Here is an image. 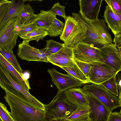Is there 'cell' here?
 Wrapping results in <instances>:
<instances>
[{"label": "cell", "mask_w": 121, "mask_h": 121, "mask_svg": "<svg viewBox=\"0 0 121 121\" xmlns=\"http://www.w3.org/2000/svg\"><path fill=\"white\" fill-rule=\"evenodd\" d=\"M0 86L6 93H10L36 108L45 110V104L31 95L14 79L0 63Z\"/></svg>", "instance_id": "cell-1"}, {"label": "cell", "mask_w": 121, "mask_h": 121, "mask_svg": "<svg viewBox=\"0 0 121 121\" xmlns=\"http://www.w3.org/2000/svg\"><path fill=\"white\" fill-rule=\"evenodd\" d=\"M4 98L15 121H51L45 111L34 108L8 93Z\"/></svg>", "instance_id": "cell-2"}, {"label": "cell", "mask_w": 121, "mask_h": 121, "mask_svg": "<svg viewBox=\"0 0 121 121\" xmlns=\"http://www.w3.org/2000/svg\"><path fill=\"white\" fill-rule=\"evenodd\" d=\"M78 107L67 100L64 92L59 91L49 104H45V111L51 121L64 119Z\"/></svg>", "instance_id": "cell-3"}, {"label": "cell", "mask_w": 121, "mask_h": 121, "mask_svg": "<svg viewBox=\"0 0 121 121\" xmlns=\"http://www.w3.org/2000/svg\"><path fill=\"white\" fill-rule=\"evenodd\" d=\"M63 32L60 36L66 45L73 48L86 36L87 29L73 17L67 16Z\"/></svg>", "instance_id": "cell-4"}, {"label": "cell", "mask_w": 121, "mask_h": 121, "mask_svg": "<svg viewBox=\"0 0 121 121\" xmlns=\"http://www.w3.org/2000/svg\"><path fill=\"white\" fill-rule=\"evenodd\" d=\"M85 94H90L99 100L111 112L121 107L118 97L101 85L92 83L86 84L81 88Z\"/></svg>", "instance_id": "cell-5"}, {"label": "cell", "mask_w": 121, "mask_h": 121, "mask_svg": "<svg viewBox=\"0 0 121 121\" xmlns=\"http://www.w3.org/2000/svg\"><path fill=\"white\" fill-rule=\"evenodd\" d=\"M19 17H13L0 27V48L13 52L19 34L17 30Z\"/></svg>", "instance_id": "cell-6"}, {"label": "cell", "mask_w": 121, "mask_h": 121, "mask_svg": "<svg viewBox=\"0 0 121 121\" xmlns=\"http://www.w3.org/2000/svg\"><path fill=\"white\" fill-rule=\"evenodd\" d=\"M73 54L74 58L84 62L105 63L99 48L82 42L78 43L74 46Z\"/></svg>", "instance_id": "cell-7"}, {"label": "cell", "mask_w": 121, "mask_h": 121, "mask_svg": "<svg viewBox=\"0 0 121 121\" xmlns=\"http://www.w3.org/2000/svg\"><path fill=\"white\" fill-rule=\"evenodd\" d=\"M29 41L23 40L18 45L17 54L21 59L30 61L49 62L48 57L51 54L45 50L39 49L30 46Z\"/></svg>", "instance_id": "cell-8"}, {"label": "cell", "mask_w": 121, "mask_h": 121, "mask_svg": "<svg viewBox=\"0 0 121 121\" xmlns=\"http://www.w3.org/2000/svg\"><path fill=\"white\" fill-rule=\"evenodd\" d=\"M89 64L92 67L89 79L90 83L100 85L116 75L119 72L105 63L95 61Z\"/></svg>", "instance_id": "cell-9"}, {"label": "cell", "mask_w": 121, "mask_h": 121, "mask_svg": "<svg viewBox=\"0 0 121 121\" xmlns=\"http://www.w3.org/2000/svg\"><path fill=\"white\" fill-rule=\"evenodd\" d=\"M89 107L90 121H108L111 112L99 100L92 94H85Z\"/></svg>", "instance_id": "cell-10"}, {"label": "cell", "mask_w": 121, "mask_h": 121, "mask_svg": "<svg viewBox=\"0 0 121 121\" xmlns=\"http://www.w3.org/2000/svg\"><path fill=\"white\" fill-rule=\"evenodd\" d=\"M52 80L59 91L64 92L69 89L77 87L85 84L83 82L69 74H64L55 68L48 69Z\"/></svg>", "instance_id": "cell-11"}, {"label": "cell", "mask_w": 121, "mask_h": 121, "mask_svg": "<svg viewBox=\"0 0 121 121\" xmlns=\"http://www.w3.org/2000/svg\"><path fill=\"white\" fill-rule=\"evenodd\" d=\"M73 17L87 29L86 36L82 42L99 48L107 44L98 34L91 22L84 18L79 13H73Z\"/></svg>", "instance_id": "cell-12"}, {"label": "cell", "mask_w": 121, "mask_h": 121, "mask_svg": "<svg viewBox=\"0 0 121 121\" xmlns=\"http://www.w3.org/2000/svg\"><path fill=\"white\" fill-rule=\"evenodd\" d=\"M47 58L49 62L60 68L71 67L74 62L73 48L65 44L59 51L48 56Z\"/></svg>", "instance_id": "cell-13"}, {"label": "cell", "mask_w": 121, "mask_h": 121, "mask_svg": "<svg viewBox=\"0 0 121 121\" xmlns=\"http://www.w3.org/2000/svg\"><path fill=\"white\" fill-rule=\"evenodd\" d=\"M99 48L105 63L116 70L121 71V57L115 45L112 43Z\"/></svg>", "instance_id": "cell-14"}, {"label": "cell", "mask_w": 121, "mask_h": 121, "mask_svg": "<svg viewBox=\"0 0 121 121\" xmlns=\"http://www.w3.org/2000/svg\"><path fill=\"white\" fill-rule=\"evenodd\" d=\"M103 0H79V13L84 18L91 22L98 19Z\"/></svg>", "instance_id": "cell-15"}, {"label": "cell", "mask_w": 121, "mask_h": 121, "mask_svg": "<svg viewBox=\"0 0 121 121\" xmlns=\"http://www.w3.org/2000/svg\"><path fill=\"white\" fill-rule=\"evenodd\" d=\"M103 17L114 35L121 33V14H116L109 6H106Z\"/></svg>", "instance_id": "cell-16"}, {"label": "cell", "mask_w": 121, "mask_h": 121, "mask_svg": "<svg viewBox=\"0 0 121 121\" xmlns=\"http://www.w3.org/2000/svg\"><path fill=\"white\" fill-rule=\"evenodd\" d=\"M67 100L78 107L88 106V102L86 96L81 88H73L64 91Z\"/></svg>", "instance_id": "cell-17"}, {"label": "cell", "mask_w": 121, "mask_h": 121, "mask_svg": "<svg viewBox=\"0 0 121 121\" xmlns=\"http://www.w3.org/2000/svg\"><path fill=\"white\" fill-rule=\"evenodd\" d=\"M37 15L33 22L38 28L45 30L56 18V15L51 10L48 11L40 10V13Z\"/></svg>", "instance_id": "cell-18"}, {"label": "cell", "mask_w": 121, "mask_h": 121, "mask_svg": "<svg viewBox=\"0 0 121 121\" xmlns=\"http://www.w3.org/2000/svg\"><path fill=\"white\" fill-rule=\"evenodd\" d=\"M0 63L4 66L10 72L16 80L27 91L31 88L28 80L25 79L23 76L0 53Z\"/></svg>", "instance_id": "cell-19"}, {"label": "cell", "mask_w": 121, "mask_h": 121, "mask_svg": "<svg viewBox=\"0 0 121 121\" xmlns=\"http://www.w3.org/2000/svg\"><path fill=\"white\" fill-rule=\"evenodd\" d=\"M105 22V20L102 19H98L94 21L91 22L99 35L109 45L112 43V39Z\"/></svg>", "instance_id": "cell-20"}, {"label": "cell", "mask_w": 121, "mask_h": 121, "mask_svg": "<svg viewBox=\"0 0 121 121\" xmlns=\"http://www.w3.org/2000/svg\"><path fill=\"white\" fill-rule=\"evenodd\" d=\"M26 0H14L7 14L0 23V27L12 18L18 17L23 9Z\"/></svg>", "instance_id": "cell-21"}, {"label": "cell", "mask_w": 121, "mask_h": 121, "mask_svg": "<svg viewBox=\"0 0 121 121\" xmlns=\"http://www.w3.org/2000/svg\"><path fill=\"white\" fill-rule=\"evenodd\" d=\"M34 10L29 4L25 5L24 8L18 16L19 22L21 24H26L33 22L37 16Z\"/></svg>", "instance_id": "cell-22"}, {"label": "cell", "mask_w": 121, "mask_h": 121, "mask_svg": "<svg viewBox=\"0 0 121 121\" xmlns=\"http://www.w3.org/2000/svg\"><path fill=\"white\" fill-rule=\"evenodd\" d=\"M47 35H48V33L47 30L38 29L19 36L24 40L29 41L35 40L38 42L40 40L43 39Z\"/></svg>", "instance_id": "cell-23"}, {"label": "cell", "mask_w": 121, "mask_h": 121, "mask_svg": "<svg viewBox=\"0 0 121 121\" xmlns=\"http://www.w3.org/2000/svg\"><path fill=\"white\" fill-rule=\"evenodd\" d=\"M61 68L66 71L68 74L82 81L85 83H90L89 79L74 62L71 67H63Z\"/></svg>", "instance_id": "cell-24"}, {"label": "cell", "mask_w": 121, "mask_h": 121, "mask_svg": "<svg viewBox=\"0 0 121 121\" xmlns=\"http://www.w3.org/2000/svg\"><path fill=\"white\" fill-rule=\"evenodd\" d=\"M65 24V23L56 18H55L46 30L48 35L50 37L60 35L63 32Z\"/></svg>", "instance_id": "cell-25"}, {"label": "cell", "mask_w": 121, "mask_h": 121, "mask_svg": "<svg viewBox=\"0 0 121 121\" xmlns=\"http://www.w3.org/2000/svg\"><path fill=\"white\" fill-rule=\"evenodd\" d=\"M0 53L23 76V70L13 52H10L0 48Z\"/></svg>", "instance_id": "cell-26"}, {"label": "cell", "mask_w": 121, "mask_h": 121, "mask_svg": "<svg viewBox=\"0 0 121 121\" xmlns=\"http://www.w3.org/2000/svg\"><path fill=\"white\" fill-rule=\"evenodd\" d=\"M89 112V107L88 105L78 107L70 115L63 120L65 121L74 120L88 114Z\"/></svg>", "instance_id": "cell-27"}, {"label": "cell", "mask_w": 121, "mask_h": 121, "mask_svg": "<svg viewBox=\"0 0 121 121\" xmlns=\"http://www.w3.org/2000/svg\"><path fill=\"white\" fill-rule=\"evenodd\" d=\"M45 47L41 49L45 50L51 55L54 54L60 50L64 46L65 44L56 42L52 39L47 40Z\"/></svg>", "instance_id": "cell-28"}, {"label": "cell", "mask_w": 121, "mask_h": 121, "mask_svg": "<svg viewBox=\"0 0 121 121\" xmlns=\"http://www.w3.org/2000/svg\"><path fill=\"white\" fill-rule=\"evenodd\" d=\"M116 75L103 82L100 85L115 95L118 96L119 93L116 83Z\"/></svg>", "instance_id": "cell-29"}, {"label": "cell", "mask_w": 121, "mask_h": 121, "mask_svg": "<svg viewBox=\"0 0 121 121\" xmlns=\"http://www.w3.org/2000/svg\"><path fill=\"white\" fill-rule=\"evenodd\" d=\"M38 29V28L34 22L26 24H20L18 18L17 29L19 34V36Z\"/></svg>", "instance_id": "cell-30"}, {"label": "cell", "mask_w": 121, "mask_h": 121, "mask_svg": "<svg viewBox=\"0 0 121 121\" xmlns=\"http://www.w3.org/2000/svg\"><path fill=\"white\" fill-rule=\"evenodd\" d=\"M14 0H1L0 2V23L2 21L8 11Z\"/></svg>", "instance_id": "cell-31"}, {"label": "cell", "mask_w": 121, "mask_h": 121, "mask_svg": "<svg viewBox=\"0 0 121 121\" xmlns=\"http://www.w3.org/2000/svg\"><path fill=\"white\" fill-rule=\"evenodd\" d=\"M73 60L74 62L89 79L92 70V67L90 64L79 61L74 58Z\"/></svg>", "instance_id": "cell-32"}, {"label": "cell", "mask_w": 121, "mask_h": 121, "mask_svg": "<svg viewBox=\"0 0 121 121\" xmlns=\"http://www.w3.org/2000/svg\"><path fill=\"white\" fill-rule=\"evenodd\" d=\"M105 1L114 14H121V0H105Z\"/></svg>", "instance_id": "cell-33"}, {"label": "cell", "mask_w": 121, "mask_h": 121, "mask_svg": "<svg viewBox=\"0 0 121 121\" xmlns=\"http://www.w3.org/2000/svg\"><path fill=\"white\" fill-rule=\"evenodd\" d=\"M0 118L3 121H15L4 104L0 103Z\"/></svg>", "instance_id": "cell-34"}, {"label": "cell", "mask_w": 121, "mask_h": 121, "mask_svg": "<svg viewBox=\"0 0 121 121\" xmlns=\"http://www.w3.org/2000/svg\"><path fill=\"white\" fill-rule=\"evenodd\" d=\"M65 7L62 6L58 3H55L51 8V10L56 15H58L63 17L65 21L67 16L65 12Z\"/></svg>", "instance_id": "cell-35"}, {"label": "cell", "mask_w": 121, "mask_h": 121, "mask_svg": "<svg viewBox=\"0 0 121 121\" xmlns=\"http://www.w3.org/2000/svg\"><path fill=\"white\" fill-rule=\"evenodd\" d=\"M108 121H121V114L116 112H111Z\"/></svg>", "instance_id": "cell-36"}, {"label": "cell", "mask_w": 121, "mask_h": 121, "mask_svg": "<svg viewBox=\"0 0 121 121\" xmlns=\"http://www.w3.org/2000/svg\"><path fill=\"white\" fill-rule=\"evenodd\" d=\"M113 42L117 48L121 47V33L114 35Z\"/></svg>", "instance_id": "cell-37"}, {"label": "cell", "mask_w": 121, "mask_h": 121, "mask_svg": "<svg viewBox=\"0 0 121 121\" xmlns=\"http://www.w3.org/2000/svg\"><path fill=\"white\" fill-rule=\"evenodd\" d=\"M116 81L119 94L121 91V73L117 74Z\"/></svg>", "instance_id": "cell-38"}, {"label": "cell", "mask_w": 121, "mask_h": 121, "mask_svg": "<svg viewBox=\"0 0 121 121\" xmlns=\"http://www.w3.org/2000/svg\"><path fill=\"white\" fill-rule=\"evenodd\" d=\"M63 121H65L63 120ZM70 121H90L88 117V114L77 119Z\"/></svg>", "instance_id": "cell-39"}, {"label": "cell", "mask_w": 121, "mask_h": 121, "mask_svg": "<svg viewBox=\"0 0 121 121\" xmlns=\"http://www.w3.org/2000/svg\"><path fill=\"white\" fill-rule=\"evenodd\" d=\"M30 75L29 73L27 72L23 73V77L26 80H28L30 77Z\"/></svg>", "instance_id": "cell-40"}, {"label": "cell", "mask_w": 121, "mask_h": 121, "mask_svg": "<svg viewBox=\"0 0 121 121\" xmlns=\"http://www.w3.org/2000/svg\"><path fill=\"white\" fill-rule=\"evenodd\" d=\"M118 49L121 57V47L118 48Z\"/></svg>", "instance_id": "cell-41"}, {"label": "cell", "mask_w": 121, "mask_h": 121, "mask_svg": "<svg viewBox=\"0 0 121 121\" xmlns=\"http://www.w3.org/2000/svg\"><path fill=\"white\" fill-rule=\"evenodd\" d=\"M121 97V91L119 93V98H120Z\"/></svg>", "instance_id": "cell-42"}, {"label": "cell", "mask_w": 121, "mask_h": 121, "mask_svg": "<svg viewBox=\"0 0 121 121\" xmlns=\"http://www.w3.org/2000/svg\"><path fill=\"white\" fill-rule=\"evenodd\" d=\"M120 99V103L121 105V97L120 98H119Z\"/></svg>", "instance_id": "cell-43"}, {"label": "cell", "mask_w": 121, "mask_h": 121, "mask_svg": "<svg viewBox=\"0 0 121 121\" xmlns=\"http://www.w3.org/2000/svg\"><path fill=\"white\" fill-rule=\"evenodd\" d=\"M63 121L62 120H59V121L54 120V121Z\"/></svg>", "instance_id": "cell-44"}, {"label": "cell", "mask_w": 121, "mask_h": 121, "mask_svg": "<svg viewBox=\"0 0 121 121\" xmlns=\"http://www.w3.org/2000/svg\"><path fill=\"white\" fill-rule=\"evenodd\" d=\"M119 112L121 114V109Z\"/></svg>", "instance_id": "cell-45"}, {"label": "cell", "mask_w": 121, "mask_h": 121, "mask_svg": "<svg viewBox=\"0 0 121 121\" xmlns=\"http://www.w3.org/2000/svg\"><path fill=\"white\" fill-rule=\"evenodd\" d=\"M0 121H3L0 118Z\"/></svg>", "instance_id": "cell-46"}]
</instances>
